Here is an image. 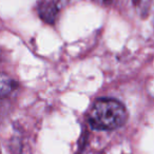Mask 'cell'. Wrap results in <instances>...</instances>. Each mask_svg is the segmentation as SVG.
I'll use <instances>...</instances> for the list:
<instances>
[{"label": "cell", "instance_id": "1", "mask_svg": "<svg viewBox=\"0 0 154 154\" xmlns=\"http://www.w3.org/2000/svg\"><path fill=\"white\" fill-rule=\"evenodd\" d=\"M128 114L124 105L114 99H99L94 103L90 114L89 122L94 130H114L125 125Z\"/></svg>", "mask_w": 154, "mask_h": 154}, {"label": "cell", "instance_id": "2", "mask_svg": "<svg viewBox=\"0 0 154 154\" xmlns=\"http://www.w3.org/2000/svg\"><path fill=\"white\" fill-rule=\"evenodd\" d=\"M58 11H59V8H58L57 3L52 0H42L38 5L39 16L43 21L49 24L54 23L56 17H57Z\"/></svg>", "mask_w": 154, "mask_h": 154}, {"label": "cell", "instance_id": "3", "mask_svg": "<svg viewBox=\"0 0 154 154\" xmlns=\"http://www.w3.org/2000/svg\"><path fill=\"white\" fill-rule=\"evenodd\" d=\"M16 86L17 85L12 78H10L8 75L2 73V75H1V96L5 97L8 94H10L12 91L15 90Z\"/></svg>", "mask_w": 154, "mask_h": 154}, {"label": "cell", "instance_id": "4", "mask_svg": "<svg viewBox=\"0 0 154 154\" xmlns=\"http://www.w3.org/2000/svg\"><path fill=\"white\" fill-rule=\"evenodd\" d=\"M131 1H132L133 7L136 10L137 13L143 17H145L148 14V11H149L151 0H131Z\"/></svg>", "mask_w": 154, "mask_h": 154}, {"label": "cell", "instance_id": "5", "mask_svg": "<svg viewBox=\"0 0 154 154\" xmlns=\"http://www.w3.org/2000/svg\"><path fill=\"white\" fill-rule=\"evenodd\" d=\"M93 1L96 2L97 5H103V7H108V5H110L113 2V0H93Z\"/></svg>", "mask_w": 154, "mask_h": 154}]
</instances>
